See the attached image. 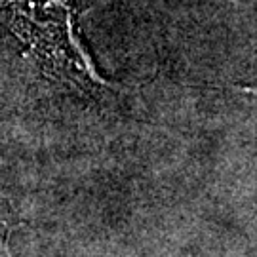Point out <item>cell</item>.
<instances>
[{"mask_svg":"<svg viewBox=\"0 0 257 257\" xmlns=\"http://www.w3.org/2000/svg\"><path fill=\"white\" fill-rule=\"evenodd\" d=\"M23 225H25V221L19 215V211L14 208L8 196L0 191V257H12L10 238Z\"/></svg>","mask_w":257,"mask_h":257,"instance_id":"1","label":"cell"}]
</instances>
